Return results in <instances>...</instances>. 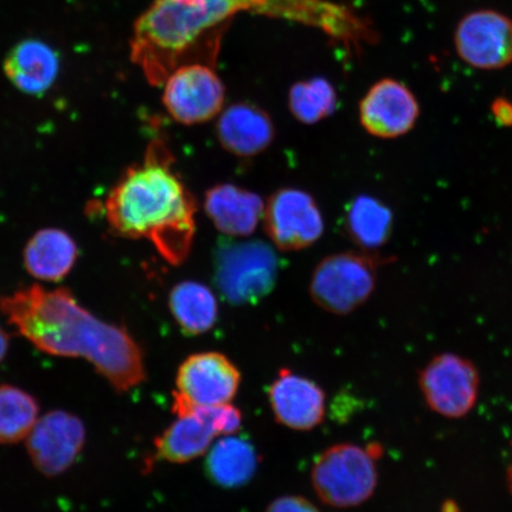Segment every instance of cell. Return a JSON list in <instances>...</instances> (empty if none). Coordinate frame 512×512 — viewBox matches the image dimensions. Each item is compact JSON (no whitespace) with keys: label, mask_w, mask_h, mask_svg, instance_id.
Instances as JSON below:
<instances>
[{"label":"cell","mask_w":512,"mask_h":512,"mask_svg":"<svg viewBox=\"0 0 512 512\" xmlns=\"http://www.w3.org/2000/svg\"><path fill=\"white\" fill-rule=\"evenodd\" d=\"M241 12L322 30L349 49L377 37L367 19L329 0H153L134 23L132 61L152 86H163L175 69L192 63L190 53L200 38Z\"/></svg>","instance_id":"6da1fadb"},{"label":"cell","mask_w":512,"mask_h":512,"mask_svg":"<svg viewBox=\"0 0 512 512\" xmlns=\"http://www.w3.org/2000/svg\"><path fill=\"white\" fill-rule=\"evenodd\" d=\"M0 311L38 350L83 358L119 393L146 380L143 351L130 332L96 318L67 288H21L0 298Z\"/></svg>","instance_id":"7a4b0ae2"},{"label":"cell","mask_w":512,"mask_h":512,"mask_svg":"<svg viewBox=\"0 0 512 512\" xmlns=\"http://www.w3.org/2000/svg\"><path fill=\"white\" fill-rule=\"evenodd\" d=\"M197 203L175 169L163 140H153L142 162L128 168L108 194L105 215L115 234L147 240L178 266L190 255L196 235Z\"/></svg>","instance_id":"3957f363"},{"label":"cell","mask_w":512,"mask_h":512,"mask_svg":"<svg viewBox=\"0 0 512 512\" xmlns=\"http://www.w3.org/2000/svg\"><path fill=\"white\" fill-rule=\"evenodd\" d=\"M278 274L277 253L266 242L224 241L216 249L215 284L229 304L259 303L273 291Z\"/></svg>","instance_id":"277c9868"},{"label":"cell","mask_w":512,"mask_h":512,"mask_svg":"<svg viewBox=\"0 0 512 512\" xmlns=\"http://www.w3.org/2000/svg\"><path fill=\"white\" fill-rule=\"evenodd\" d=\"M380 446H331L316 459L312 485L320 501L335 508H352L374 495Z\"/></svg>","instance_id":"5b68a950"},{"label":"cell","mask_w":512,"mask_h":512,"mask_svg":"<svg viewBox=\"0 0 512 512\" xmlns=\"http://www.w3.org/2000/svg\"><path fill=\"white\" fill-rule=\"evenodd\" d=\"M377 264L368 254L326 256L312 273L310 294L320 309L345 316L367 302L376 287Z\"/></svg>","instance_id":"8992f818"},{"label":"cell","mask_w":512,"mask_h":512,"mask_svg":"<svg viewBox=\"0 0 512 512\" xmlns=\"http://www.w3.org/2000/svg\"><path fill=\"white\" fill-rule=\"evenodd\" d=\"M240 383V370L220 352L191 355L178 368L172 411L179 416L192 408L227 405Z\"/></svg>","instance_id":"52a82bcc"},{"label":"cell","mask_w":512,"mask_h":512,"mask_svg":"<svg viewBox=\"0 0 512 512\" xmlns=\"http://www.w3.org/2000/svg\"><path fill=\"white\" fill-rule=\"evenodd\" d=\"M163 104L178 124L194 126L219 117L226 88L208 63L183 64L163 83Z\"/></svg>","instance_id":"ba28073f"},{"label":"cell","mask_w":512,"mask_h":512,"mask_svg":"<svg viewBox=\"0 0 512 512\" xmlns=\"http://www.w3.org/2000/svg\"><path fill=\"white\" fill-rule=\"evenodd\" d=\"M479 382L475 364L451 352L435 356L419 376L427 406L447 419L464 418L472 411L478 399Z\"/></svg>","instance_id":"9c48e42d"},{"label":"cell","mask_w":512,"mask_h":512,"mask_svg":"<svg viewBox=\"0 0 512 512\" xmlns=\"http://www.w3.org/2000/svg\"><path fill=\"white\" fill-rule=\"evenodd\" d=\"M262 221L268 238L283 252L302 251L315 245L325 229L315 197L297 188L274 192L265 203Z\"/></svg>","instance_id":"30bf717a"},{"label":"cell","mask_w":512,"mask_h":512,"mask_svg":"<svg viewBox=\"0 0 512 512\" xmlns=\"http://www.w3.org/2000/svg\"><path fill=\"white\" fill-rule=\"evenodd\" d=\"M454 48L472 68H507L512 63V19L496 10L472 11L454 31Z\"/></svg>","instance_id":"8fae6325"},{"label":"cell","mask_w":512,"mask_h":512,"mask_svg":"<svg viewBox=\"0 0 512 512\" xmlns=\"http://www.w3.org/2000/svg\"><path fill=\"white\" fill-rule=\"evenodd\" d=\"M25 441L36 469L44 476L56 477L80 456L86 443V427L78 416L53 411L37 420Z\"/></svg>","instance_id":"7c38bea8"},{"label":"cell","mask_w":512,"mask_h":512,"mask_svg":"<svg viewBox=\"0 0 512 512\" xmlns=\"http://www.w3.org/2000/svg\"><path fill=\"white\" fill-rule=\"evenodd\" d=\"M419 115L420 105L414 93L394 79L377 81L360 104L362 127L381 139L405 136L413 130Z\"/></svg>","instance_id":"4fadbf2b"},{"label":"cell","mask_w":512,"mask_h":512,"mask_svg":"<svg viewBox=\"0 0 512 512\" xmlns=\"http://www.w3.org/2000/svg\"><path fill=\"white\" fill-rule=\"evenodd\" d=\"M272 412L279 424L294 431H311L325 416L323 389L306 377L280 371L268 390Z\"/></svg>","instance_id":"5bb4252c"},{"label":"cell","mask_w":512,"mask_h":512,"mask_svg":"<svg viewBox=\"0 0 512 512\" xmlns=\"http://www.w3.org/2000/svg\"><path fill=\"white\" fill-rule=\"evenodd\" d=\"M216 136L224 150L249 158L260 155L272 145L275 128L270 114L261 107L239 102L221 112Z\"/></svg>","instance_id":"9a60e30c"},{"label":"cell","mask_w":512,"mask_h":512,"mask_svg":"<svg viewBox=\"0 0 512 512\" xmlns=\"http://www.w3.org/2000/svg\"><path fill=\"white\" fill-rule=\"evenodd\" d=\"M203 207L216 229L230 238L252 235L264 219L262 198L235 184L223 183L210 188Z\"/></svg>","instance_id":"2e32d148"},{"label":"cell","mask_w":512,"mask_h":512,"mask_svg":"<svg viewBox=\"0 0 512 512\" xmlns=\"http://www.w3.org/2000/svg\"><path fill=\"white\" fill-rule=\"evenodd\" d=\"M219 437L207 407L192 408L177 416L155 440V459L172 464H185L203 456Z\"/></svg>","instance_id":"e0dca14e"},{"label":"cell","mask_w":512,"mask_h":512,"mask_svg":"<svg viewBox=\"0 0 512 512\" xmlns=\"http://www.w3.org/2000/svg\"><path fill=\"white\" fill-rule=\"evenodd\" d=\"M60 70L56 50L40 40H24L10 50L4 61L6 78L19 91L29 95L46 94Z\"/></svg>","instance_id":"ac0fdd59"},{"label":"cell","mask_w":512,"mask_h":512,"mask_svg":"<svg viewBox=\"0 0 512 512\" xmlns=\"http://www.w3.org/2000/svg\"><path fill=\"white\" fill-rule=\"evenodd\" d=\"M78 259V246L72 236L61 229L47 228L37 232L24 249V266L32 277L61 281L73 270Z\"/></svg>","instance_id":"d6986e66"},{"label":"cell","mask_w":512,"mask_h":512,"mask_svg":"<svg viewBox=\"0 0 512 512\" xmlns=\"http://www.w3.org/2000/svg\"><path fill=\"white\" fill-rule=\"evenodd\" d=\"M169 309L179 329L188 336L207 334L219 318V303L207 285L185 280L172 288Z\"/></svg>","instance_id":"ffe728a7"},{"label":"cell","mask_w":512,"mask_h":512,"mask_svg":"<svg viewBox=\"0 0 512 512\" xmlns=\"http://www.w3.org/2000/svg\"><path fill=\"white\" fill-rule=\"evenodd\" d=\"M258 469L255 448L234 435H226L210 448L206 470L211 482L224 489H238L251 482Z\"/></svg>","instance_id":"44dd1931"},{"label":"cell","mask_w":512,"mask_h":512,"mask_svg":"<svg viewBox=\"0 0 512 512\" xmlns=\"http://www.w3.org/2000/svg\"><path fill=\"white\" fill-rule=\"evenodd\" d=\"M344 224L350 239L358 247L373 251L389 240L393 228V214L377 198L360 195L349 203Z\"/></svg>","instance_id":"7402d4cb"},{"label":"cell","mask_w":512,"mask_h":512,"mask_svg":"<svg viewBox=\"0 0 512 512\" xmlns=\"http://www.w3.org/2000/svg\"><path fill=\"white\" fill-rule=\"evenodd\" d=\"M40 407L34 396L10 384L0 386V444L27 439L36 425Z\"/></svg>","instance_id":"603a6c76"},{"label":"cell","mask_w":512,"mask_h":512,"mask_svg":"<svg viewBox=\"0 0 512 512\" xmlns=\"http://www.w3.org/2000/svg\"><path fill=\"white\" fill-rule=\"evenodd\" d=\"M288 107L299 123L318 124L335 113L337 108L336 89L323 78H312L294 83L288 93Z\"/></svg>","instance_id":"cb8c5ba5"},{"label":"cell","mask_w":512,"mask_h":512,"mask_svg":"<svg viewBox=\"0 0 512 512\" xmlns=\"http://www.w3.org/2000/svg\"><path fill=\"white\" fill-rule=\"evenodd\" d=\"M265 512H320L309 499L300 496H283L275 499Z\"/></svg>","instance_id":"d4e9b609"},{"label":"cell","mask_w":512,"mask_h":512,"mask_svg":"<svg viewBox=\"0 0 512 512\" xmlns=\"http://www.w3.org/2000/svg\"><path fill=\"white\" fill-rule=\"evenodd\" d=\"M492 113L498 124L512 126V104L507 99H497L492 104Z\"/></svg>","instance_id":"484cf974"},{"label":"cell","mask_w":512,"mask_h":512,"mask_svg":"<svg viewBox=\"0 0 512 512\" xmlns=\"http://www.w3.org/2000/svg\"><path fill=\"white\" fill-rule=\"evenodd\" d=\"M9 345L10 338L2 326H0V363H2L5 356L8 355Z\"/></svg>","instance_id":"4316f807"},{"label":"cell","mask_w":512,"mask_h":512,"mask_svg":"<svg viewBox=\"0 0 512 512\" xmlns=\"http://www.w3.org/2000/svg\"><path fill=\"white\" fill-rule=\"evenodd\" d=\"M507 480H508V488L511 492V495H512V463L509 467V470H508V477H507Z\"/></svg>","instance_id":"83f0119b"},{"label":"cell","mask_w":512,"mask_h":512,"mask_svg":"<svg viewBox=\"0 0 512 512\" xmlns=\"http://www.w3.org/2000/svg\"><path fill=\"white\" fill-rule=\"evenodd\" d=\"M444 512H459V511L457 510L456 505L447 503L445 505Z\"/></svg>","instance_id":"f1b7e54d"}]
</instances>
